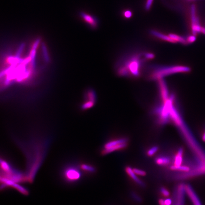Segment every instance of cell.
<instances>
[{"label":"cell","mask_w":205,"mask_h":205,"mask_svg":"<svg viewBox=\"0 0 205 205\" xmlns=\"http://www.w3.org/2000/svg\"><path fill=\"white\" fill-rule=\"evenodd\" d=\"M131 195L132 198H133L135 201L138 202H141L142 200L141 197L137 194H136V193L134 192H132L131 193Z\"/></svg>","instance_id":"cell-20"},{"label":"cell","mask_w":205,"mask_h":205,"mask_svg":"<svg viewBox=\"0 0 205 205\" xmlns=\"http://www.w3.org/2000/svg\"><path fill=\"white\" fill-rule=\"evenodd\" d=\"M158 150H159L158 147L156 146L152 147L147 152L148 155L150 157L152 156L158 151Z\"/></svg>","instance_id":"cell-18"},{"label":"cell","mask_w":205,"mask_h":205,"mask_svg":"<svg viewBox=\"0 0 205 205\" xmlns=\"http://www.w3.org/2000/svg\"><path fill=\"white\" fill-rule=\"evenodd\" d=\"M191 27L193 34L195 35L198 33L202 32L203 27L200 25L198 18L196 15V7L194 5L191 7Z\"/></svg>","instance_id":"cell-4"},{"label":"cell","mask_w":205,"mask_h":205,"mask_svg":"<svg viewBox=\"0 0 205 205\" xmlns=\"http://www.w3.org/2000/svg\"><path fill=\"white\" fill-rule=\"evenodd\" d=\"M79 167L84 174L86 175H91L96 172V168L91 164L87 162H80L79 163Z\"/></svg>","instance_id":"cell-6"},{"label":"cell","mask_w":205,"mask_h":205,"mask_svg":"<svg viewBox=\"0 0 205 205\" xmlns=\"http://www.w3.org/2000/svg\"><path fill=\"white\" fill-rule=\"evenodd\" d=\"M169 36L176 42H179L182 43V44H186V43L187 42V41L182 37L176 35V34H170Z\"/></svg>","instance_id":"cell-17"},{"label":"cell","mask_w":205,"mask_h":205,"mask_svg":"<svg viewBox=\"0 0 205 205\" xmlns=\"http://www.w3.org/2000/svg\"><path fill=\"white\" fill-rule=\"evenodd\" d=\"M190 69L184 66H170V67H159L155 69L151 74V78L153 79H162L163 77L169 75L173 74L179 72H189Z\"/></svg>","instance_id":"cell-3"},{"label":"cell","mask_w":205,"mask_h":205,"mask_svg":"<svg viewBox=\"0 0 205 205\" xmlns=\"http://www.w3.org/2000/svg\"><path fill=\"white\" fill-rule=\"evenodd\" d=\"M185 190L194 205H201L200 201L191 186L188 185H185Z\"/></svg>","instance_id":"cell-10"},{"label":"cell","mask_w":205,"mask_h":205,"mask_svg":"<svg viewBox=\"0 0 205 205\" xmlns=\"http://www.w3.org/2000/svg\"><path fill=\"white\" fill-rule=\"evenodd\" d=\"M86 95H87V97H86V101L85 104L83 106V107L84 109H87L92 106L95 103L96 99L95 92L91 90L88 91Z\"/></svg>","instance_id":"cell-7"},{"label":"cell","mask_w":205,"mask_h":205,"mask_svg":"<svg viewBox=\"0 0 205 205\" xmlns=\"http://www.w3.org/2000/svg\"><path fill=\"white\" fill-rule=\"evenodd\" d=\"M151 34H152L153 36H155L156 37L159 38H161L164 41L170 42L171 43H175L176 42L169 36H168L167 35H164V34H162L161 33L157 32V31H151Z\"/></svg>","instance_id":"cell-15"},{"label":"cell","mask_w":205,"mask_h":205,"mask_svg":"<svg viewBox=\"0 0 205 205\" xmlns=\"http://www.w3.org/2000/svg\"><path fill=\"white\" fill-rule=\"evenodd\" d=\"M155 57V55L152 53H148L145 54V58L149 60V59H152Z\"/></svg>","instance_id":"cell-24"},{"label":"cell","mask_w":205,"mask_h":205,"mask_svg":"<svg viewBox=\"0 0 205 205\" xmlns=\"http://www.w3.org/2000/svg\"><path fill=\"white\" fill-rule=\"evenodd\" d=\"M80 16L86 23L90 26H91L92 28H95L97 27V20L95 19V17L85 13H80Z\"/></svg>","instance_id":"cell-8"},{"label":"cell","mask_w":205,"mask_h":205,"mask_svg":"<svg viewBox=\"0 0 205 205\" xmlns=\"http://www.w3.org/2000/svg\"><path fill=\"white\" fill-rule=\"evenodd\" d=\"M196 40V37H195L194 36H191L188 37L187 38V42H189V43H191V42H194V41Z\"/></svg>","instance_id":"cell-25"},{"label":"cell","mask_w":205,"mask_h":205,"mask_svg":"<svg viewBox=\"0 0 205 205\" xmlns=\"http://www.w3.org/2000/svg\"><path fill=\"white\" fill-rule=\"evenodd\" d=\"M161 192L165 197H168L170 196V192L165 188L162 187L161 188Z\"/></svg>","instance_id":"cell-21"},{"label":"cell","mask_w":205,"mask_h":205,"mask_svg":"<svg viewBox=\"0 0 205 205\" xmlns=\"http://www.w3.org/2000/svg\"><path fill=\"white\" fill-rule=\"evenodd\" d=\"M186 192L185 185L181 184L178 186L177 191L176 203L175 205H183L184 202V194Z\"/></svg>","instance_id":"cell-5"},{"label":"cell","mask_w":205,"mask_h":205,"mask_svg":"<svg viewBox=\"0 0 205 205\" xmlns=\"http://www.w3.org/2000/svg\"><path fill=\"white\" fill-rule=\"evenodd\" d=\"M183 151L182 148L179 149L174 159V164L175 166L182 165L183 161Z\"/></svg>","instance_id":"cell-13"},{"label":"cell","mask_w":205,"mask_h":205,"mask_svg":"<svg viewBox=\"0 0 205 205\" xmlns=\"http://www.w3.org/2000/svg\"><path fill=\"white\" fill-rule=\"evenodd\" d=\"M155 162L157 164L161 166H165L169 164L170 162V158L166 156H159L155 159Z\"/></svg>","instance_id":"cell-14"},{"label":"cell","mask_w":205,"mask_h":205,"mask_svg":"<svg viewBox=\"0 0 205 205\" xmlns=\"http://www.w3.org/2000/svg\"><path fill=\"white\" fill-rule=\"evenodd\" d=\"M84 173L79 167V163L66 164L60 172L62 180L67 184L74 185L79 182L83 177Z\"/></svg>","instance_id":"cell-2"},{"label":"cell","mask_w":205,"mask_h":205,"mask_svg":"<svg viewBox=\"0 0 205 205\" xmlns=\"http://www.w3.org/2000/svg\"><path fill=\"white\" fill-rule=\"evenodd\" d=\"M125 171L128 175L129 177L132 178V179L136 183L139 185H140L141 187H145V184L144 183L142 180H141L137 176L136 174L134 173L133 171V169H132L131 167H126L125 168Z\"/></svg>","instance_id":"cell-9"},{"label":"cell","mask_w":205,"mask_h":205,"mask_svg":"<svg viewBox=\"0 0 205 205\" xmlns=\"http://www.w3.org/2000/svg\"><path fill=\"white\" fill-rule=\"evenodd\" d=\"M153 1V0H147V1L145 5V9H146L147 10H149V9L151 7Z\"/></svg>","instance_id":"cell-22"},{"label":"cell","mask_w":205,"mask_h":205,"mask_svg":"<svg viewBox=\"0 0 205 205\" xmlns=\"http://www.w3.org/2000/svg\"><path fill=\"white\" fill-rule=\"evenodd\" d=\"M159 203L160 204V205H165V204L164 203V200H162V199H161L159 200Z\"/></svg>","instance_id":"cell-27"},{"label":"cell","mask_w":205,"mask_h":205,"mask_svg":"<svg viewBox=\"0 0 205 205\" xmlns=\"http://www.w3.org/2000/svg\"><path fill=\"white\" fill-rule=\"evenodd\" d=\"M128 139L126 138H122L118 139L116 140L109 141L106 142V143H105L102 149H108L112 147L115 146L119 144L128 143Z\"/></svg>","instance_id":"cell-11"},{"label":"cell","mask_w":205,"mask_h":205,"mask_svg":"<svg viewBox=\"0 0 205 205\" xmlns=\"http://www.w3.org/2000/svg\"><path fill=\"white\" fill-rule=\"evenodd\" d=\"M164 203L165 204V205H170L172 203V200H170V198H167L166 200H164Z\"/></svg>","instance_id":"cell-26"},{"label":"cell","mask_w":205,"mask_h":205,"mask_svg":"<svg viewBox=\"0 0 205 205\" xmlns=\"http://www.w3.org/2000/svg\"><path fill=\"white\" fill-rule=\"evenodd\" d=\"M124 15L126 18H129L132 16V13L130 11H124Z\"/></svg>","instance_id":"cell-23"},{"label":"cell","mask_w":205,"mask_h":205,"mask_svg":"<svg viewBox=\"0 0 205 205\" xmlns=\"http://www.w3.org/2000/svg\"><path fill=\"white\" fill-rule=\"evenodd\" d=\"M160 80V85L161 90V96L164 100H167L168 98V92L167 90V86L166 85L165 82L163 79H161Z\"/></svg>","instance_id":"cell-12"},{"label":"cell","mask_w":205,"mask_h":205,"mask_svg":"<svg viewBox=\"0 0 205 205\" xmlns=\"http://www.w3.org/2000/svg\"><path fill=\"white\" fill-rule=\"evenodd\" d=\"M170 169L174 171H182V172L183 171L185 173H187L190 170V168L188 166L182 165L180 166H175L173 165L170 167Z\"/></svg>","instance_id":"cell-16"},{"label":"cell","mask_w":205,"mask_h":205,"mask_svg":"<svg viewBox=\"0 0 205 205\" xmlns=\"http://www.w3.org/2000/svg\"><path fill=\"white\" fill-rule=\"evenodd\" d=\"M133 171H134V173L135 174L137 175H139V176H145L146 172L144 170H142L139 169L137 168H134L133 169Z\"/></svg>","instance_id":"cell-19"},{"label":"cell","mask_w":205,"mask_h":205,"mask_svg":"<svg viewBox=\"0 0 205 205\" xmlns=\"http://www.w3.org/2000/svg\"><path fill=\"white\" fill-rule=\"evenodd\" d=\"M50 140L49 138H34L27 142L17 141V144L26 156L27 169L26 182L32 183L46 156Z\"/></svg>","instance_id":"cell-1"}]
</instances>
